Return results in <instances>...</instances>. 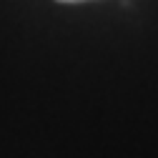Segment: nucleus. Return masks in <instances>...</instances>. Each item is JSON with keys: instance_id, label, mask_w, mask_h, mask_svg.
I'll use <instances>...</instances> for the list:
<instances>
[{"instance_id": "f257e3e1", "label": "nucleus", "mask_w": 158, "mask_h": 158, "mask_svg": "<svg viewBox=\"0 0 158 158\" xmlns=\"http://www.w3.org/2000/svg\"><path fill=\"white\" fill-rule=\"evenodd\" d=\"M58 3H63V5H78V3H90V0H58Z\"/></svg>"}]
</instances>
